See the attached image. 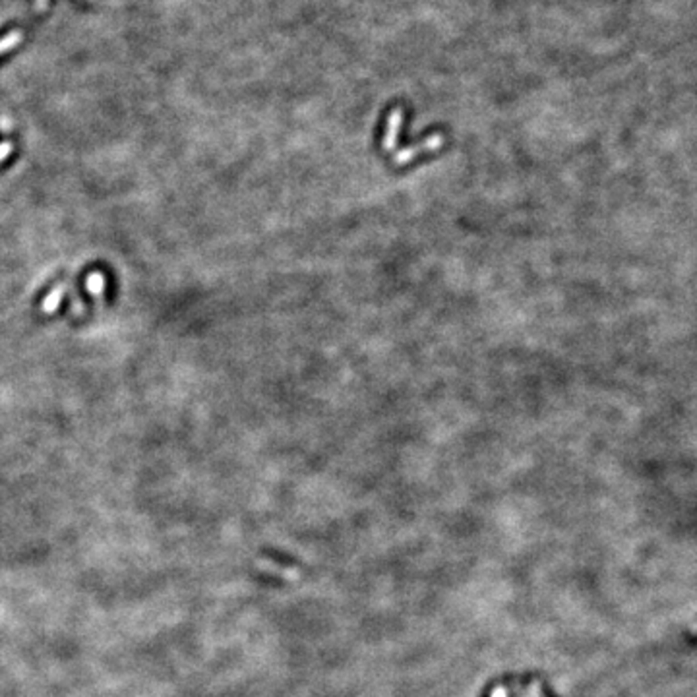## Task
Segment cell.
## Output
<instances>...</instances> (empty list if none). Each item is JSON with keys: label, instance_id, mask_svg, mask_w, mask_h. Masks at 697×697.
Returning a JSON list of instances; mask_svg holds the SVG:
<instances>
[{"label": "cell", "instance_id": "1", "mask_svg": "<svg viewBox=\"0 0 697 697\" xmlns=\"http://www.w3.org/2000/svg\"><path fill=\"white\" fill-rule=\"evenodd\" d=\"M442 144H444V138H442L440 134L430 136V138H427L424 141H420L417 146H411V148L407 149H397V151H393L392 153L393 163H395V165H405V163H409L413 157H417V153H422V151H434V149L442 148Z\"/></svg>", "mask_w": 697, "mask_h": 697}, {"label": "cell", "instance_id": "2", "mask_svg": "<svg viewBox=\"0 0 697 697\" xmlns=\"http://www.w3.org/2000/svg\"><path fill=\"white\" fill-rule=\"evenodd\" d=\"M62 296H64V285H59V287L52 289L51 295L43 300V312L47 314L54 312V310L59 308V305H61Z\"/></svg>", "mask_w": 697, "mask_h": 697}, {"label": "cell", "instance_id": "3", "mask_svg": "<svg viewBox=\"0 0 697 697\" xmlns=\"http://www.w3.org/2000/svg\"><path fill=\"white\" fill-rule=\"evenodd\" d=\"M22 39H24V35H22L20 29H14V31H10L4 37H0V54L12 51L14 47L22 43Z\"/></svg>", "mask_w": 697, "mask_h": 697}, {"label": "cell", "instance_id": "4", "mask_svg": "<svg viewBox=\"0 0 697 697\" xmlns=\"http://www.w3.org/2000/svg\"><path fill=\"white\" fill-rule=\"evenodd\" d=\"M87 289H89L91 295H101L105 289L103 275H101V273H91V275L87 277Z\"/></svg>", "mask_w": 697, "mask_h": 697}, {"label": "cell", "instance_id": "5", "mask_svg": "<svg viewBox=\"0 0 697 697\" xmlns=\"http://www.w3.org/2000/svg\"><path fill=\"white\" fill-rule=\"evenodd\" d=\"M258 566L268 567V569H273V572H283L281 575H285L287 579H296V577H298V574H296V572H293V569H285V567H281V566H273V564H271V562H268V560L258 562Z\"/></svg>", "mask_w": 697, "mask_h": 697}, {"label": "cell", "instance_id": "6", "mask_svg": "<svg viewBox=\"0 0 697 697\" xmlns=\"http://www.w3.org/2000/svg\"><path fill=\"white\" fill-rule=\"evenodd\" d=\"M10 151H12V144H8V141H6V144H2V146H0V161L8 155Z\"/></svg>", "mask_w": 697, "mask_h": 697}, {"label": "cell", "instance_id": "7", "mask_svg": "<svg viewBox=\"0 0 697 697\" xmlns=\"http://www.w3.org/2000/svg\"><path fill=\"white\" fill-rule=\"evenodd\" d=\"M504 696H505L504 688H498V689H494V696L492 697H504Z\"/></svg>", "mask_w": 697, "mask_h": 697}, {"label": "cell", "instance_id": "8", "mask_svg": "<svg viewBox=\"0 0 697 697\" xmlns=\"http://www.w3.org/2000/svg\"><path fill=\"white\" fill-rule=\"evenodd\" d=\"M531 691H533V697H540V694H539V686H533Z\"/></svg>", "mask_w": 697, "mask_h": 697}, {"label": "cell", "instance_id": "9", "mask_svg": "<svg viewBox=\"0 0 697 697\" xmlns=\"http://www.w3.org/2000/svg\"><path fill=\"white\" fill-rule=\"evenodd\" d=\"M691 631H694V634H697V624H694V626H691Z\"/></svg>", "mask_w": 697, "mask_h": 697}]
</instances>
